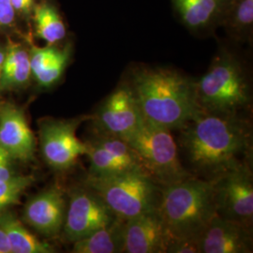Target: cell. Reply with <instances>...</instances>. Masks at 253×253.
Wrapping results in <instances>:
<instances>
[{
    "mask_svg": "<svg viewBox=\"0 0 253 253\" xmlns=\"http://www.w3.org/2000/svg\"><path fill=\"white\" fill-rule=\"evenodd\" d=\"M96 133L126 140L144 122L128 81L122 82L91 116Z\"/></svg>",
    "mask_w": 253,
    "mask_h": 253,
    "instance_id": "obj_10",
    "label": "cell"
},
{
    "mask_svg": "<svg viewBox=\"0 0 253 253\" xmlns=\"http://www.w3.org/2000/svg\"><path fill=\"white\" fill-rule=\"evenodd\" d=\"M32 77L29 52L22 45L9 42L0 74V93L22 89Z\"/></svg>",
    "mask_w": 253,
    "mask_h": 253,
    "instance_id": "obj_19",
    "label": "cell"
},
{
    "mask_svg": "<svg viewBox=\"0 0 253 253\" xmlns=\"http://www.w3.org/2000/svg\"><path fill=\"white\" fill-rule=\"evenodd\" d=\"M33 20L36 35L47 45H56L67 34L66 26L60 13L48 1L36 4L33 9Z\"/></svg>",
    "mask_w": 253,
    "mask_h": 253,
    "instance_id": "obj_22",
    "label": "cell"
},
{
    "mask_svg": "<svg viewBox=\"0 0 253 253\" xmlns=\"http://www.w3.org/2000/svg\"><path fill=\"white\" fill-rule=\"evenodd\" d=\"M179 130L181 149L196 177L213 180L251 164L253 130L240 114L202 112Z\"/></svg>",
    "mask_w": 253,
    "mask_h": 253,
    "instance_id": "obj_1",
    "label": "cell"
},
{
    "mask_svg": "<svg viewBox=\"0 0 253 253\" xmlns=\"http://www.w3.org/2000/svg\"><path fill=\"white\" fill-rule=\"evenodd\" d=\"M219 27L237 42L250 41L253 32V0H230Z\"/></svg>",
    "mask_w": 253,
    "mask_h": 253,
    "instance_id": "obj_21",
    "label": "cell"
},
{
    "mask_svg": "<svg viewBox=\"0 0 253 253\" xmlns=\"http://www.w3.org/2000/svg\"><path fill=\"white\" fill-rule=\"evenodd\" d=\"M16 13L27 15L33 11L36 5L35 0H9Z\"/></svg>",
    "mask_w": 253,
    "mask_h": 253,
    "instance_id": "obj_27",
    "label": "cell"
},
{
    "mask_svg": "<svg viewBox=\"0 0 253 253\" xmlns=\"http://www.w3.org/2000/svg\"><path fill=\"white\" fill-rule=\"evenodd\" d=\"M196 98L203 112L240 114L252 101L251 84L242 61L221 50L208 72L195 81Z\"/></svg>",
    "mask_w": 253,
    "mask_h": 253,
    "instance_id": "obj_4",
    "label": "cell"
},
{
    "mask_svg": "<svg viewBox=\"0 0 253 253\" xmlns=\"http://www.w3.org/2000/svg\"><path fill=\"white\" fill-rule=\"evenodd\" d=\"M91 116L69 119L44 118L39 123L41 152L47 165L56 172L73 168L78 159L85 155L86 145L77 137V129Z\"/></svg>",
    "mask_w": 253,
    "mask_h": 253,
    "instance_id": "obj_7",
    "label": "cell"
},
{
    "mask_svg": "<svg viewBox=\"0 0 253 253\" xmlns=\"http://www.w3.org/2000/svg\"><path fill=\"white\" fill-rule=\"evenodd\" d=\"M0 145L20 163H30L36 152V139L23 108L0 101Z\"/></svg>",
    "mask_w": 253,
    "mask_h": 253,
    "instance_id": "obj_13",
    "label": "cell"
},
{
    "mask_svg": "<svg viewBox=\"0 0 253 253\" xmlns=\"http://www.w3.org/2000/svg\"><path fill=\"white\" fill-rule=\"evenodd\" d=\"M16 12L9 0H0V29H7L15 24Z\"/></svg>",
    "mask_w": 253,
    "mask_h": 253,
    "instance_id": "obj_25",
    "label": "cell"
},
{
    "mask_svg": "<svg viewBox=\"0 0 253 253\" xmlns=\"http://www.w3.org/2000/svg\"><path fill=\"white\" fill-rule=\"evenodd\" d=\"M202 253H253L252 228L216 215L200 237Z\"/></svg>",
    "mask_w": 253,
    "mask_h": 253,
    "instance_id": "obj_15",
    "label": "cell"
},
{
    "mask_svg": "<svg viewBox=\"0 0 253 253\" xmlns=\"http://www.w3.org/2000/svg\"><path fill=\"white\" fill-rule=\"evenodd\" d=\"M217 214L252 228L253 221V180L252 165L244 164L213 179Z\"/></svg>",
    "mask_w": 253,
    "mask_h": 253,
    "instance_id": "obj_8",
    "label": "cell"
},
{
    "mask_svg": "<svg viewBox=\"0 0 253 253\" xmlns=\"http://www.w3.org/2000/svg\"><path fill=\"white\" fill-rule=\"evenodd\" d=\"M117 216L104 200L86 185L75 187L69 193L62 235L73 243L110 224Z\"/></svg>",
    "mask_w": 253,
    "mask_h": 253,
    "instance_id": "obj_9",
    "label": "cell"
},
{
    "mask_svg": "<svg viewBox=\"0 0 253 253\" xmlns=\"http://www.w3.org/2000/svg\"><path fill=\"white\" fill-rule=\"evenodd\" d=\"M172 237L159 210L126 220V253H166Z\"/></svg>",
    "mask_w": 253,
    "mask_h": 253,
    "instance_id": "obj_14",
    "label": "cell"
},
{
    "mask_svg": "<svg viewBox=\"0 0 253 253\" xmlns=\"http://www.w3.org/2000/svg\"><path fill=\"white\" fill-rule=\"evenodd\" d=\"M72 55L70 44L63 48L56 45L34 46L29 51L32 77L42 88H50L62 78Z\"/></svg>",
    "mask_w": 253,
    "mask_h": 253,
    "instance_id": "obj_17",
    "label": "cell"
},
{
    "mask_svg": "<svg viewBox=\"0 0 253 253\" xmlns=\"http://www.w3.org/2000/svg\"><path fill=\"white\" fill-rule=\"evenodd\" d=\"M90 176H107L126 172H145L135 150L125 140L96 133L84 142Z\"/></svg>",
    "mask_w": 253,
    "mask_h": 253,
    "instance_id": "obj_11",
    "label": "cell"
},
{
    "mask_svg": "<svg viewBox=\"0 0 253 253\" xmlns=\"http://www.w3.org/2000/svg\"><path fill=\"white\" fill-rule=\"evenodd\" d=\"M0 253H11L9 240L4 229L0 225Z\"/></svg>",
    "mask_w": 253,
    "mask_h": 253,
    "instance_id": "obj_28",
    "label": "cell"
},
{
    "mask_svg": "<svg viewBox=\"0 0 253 253\" xmlns=\"http://www.w3.org/2000/svg\"><path fill=\"white\" fill-rule=\"evenodd\" d=\"M158 210L172 239H200L217 215L212 181L193 175L162 187Z\"/></svg>",
    "mask_w": 253,
    "mask_h": 253,
    "instance_id": "obj_3",
    "label": "cell"
},
{
    "mask_svg": "<svg viewBox=\"0 0 253 253\" xmlns=\"http://www.w3.org/2000/svg\"><path fill=\"white\" fill-rule=\"evenodd\" d=\"M84 185L95 190L114 214L124 220L159 209L162 187L145 172L87 175Z\"/></svg>",
    "mask_w": 253,
    "mask_h": 253,
    "instance_id": "obj_5",
    "label": "cell"
},
{
    "mask_svg": "<svg viewBox=\"0 0 253 253\" xmlns=\"http://www.w3.org/2000/svg\"><path fill=\"white\" fill-rule=\"evenodd\" d=\"M0 225L4 229L11 253H54V246L30 233L9 209L0 212Z\"/></svg>",
    "mask_w": 253,
    "mask_h": 253,
    "instance_id": "obj_20",
    "label": "cell"
},
{
    "mask_svg": "<svg viewBox=\"0 0 253 253\" xmlns=\"http://www.w3.org/2000/svg\"><path fill=\"white\" fill-rule=\"evenodd\" d=\"M166 253H202L200 239H172Z\"/></svg>",
    "mask_w": 253,
    "mask_h": 253,
    "instance_id": "obj_24",
    "label": "cell"
},
{
    "mask_svg": "<svg viewBox=\"0 0 253 253\" xmlns=\"http://www.w3.org/2000/svg\"><path fill=\"white\" fill-rule=\"evenodd\" d=\"M67 204L63 189L52 185L27 200L23 218L37 233L55 237L62 233Z\"/></svg>",
    "mask_w": 253,
    "mask_h": 253,
    "instance_id": "obj_12",
    "label": "cell"
},
{
    "mask_svg": "<svg viewBox=\"0 0 253 253\" xmlns=\"http://www.w3.org/2000/svg\"><path fill=\"white\" fill-rule=\"evenodd\" d=\"M128 83L143 118L170 129H179L203 112L195 81L170 68L138 66Z\"/></svg>",
    "mask_w": 253,
    "mask_h": 253,
    "instance_id": "obj_2",
    "label": "cell"
},
{
    "mask_svg": "<svg viewBox=\"0 0 253 253\" xmlns=\"http://www.w3.org/2000/svg\"><path fill=\"white\" fill-rule=\"evenodd\" d=\"M125 141L138 154L146 173L161 187L193 176L181 163L170 128L144 119L140 127Z\"/></svg>",
    "mask_w": 253,
    "mask_h": 253,
    "instance_id": "obj_6",
    "label": "cell"
},
{
    "mask_svg": "<svg viewBox=\"0 0 253 253\" xmlns=\"http://www.w3.org/2000/svg\"><path fill=\"white\" fill-rule=\"evenodd\" d=\"M15 161L0 145V179L7 178L17 173L14 168Z\"/></svg>",
    "mask_w": 253,
    "mask_h": 253,
    "instance_id": "obj_26",
    "label": "cell"
},
{
    "mask_svg": "<svg viewBox=\"0 0 253 253\" xmlns=\"http://www.w3.org/2000/svg\"><path fill=\"white\" fill-rule=\"evenodd\" d=\"M35 182L33 174L15 173L0 179V212L19 205L22 195Z\"/></svg>",
    "mask_w": 253,
    "mask_h": 253,
    "instance_id": "obj_23",
    "label": "cell"
},
{
    "mask_svg": "<svg viewBox=\"0 0 253 253\" xmlns=\"http://www.w3.org/2000/svg\"><path fill=\"white\" fill-rule=\"evenodd\" d=\"M126 220L116 217L110 224L73 242V253H121L125 247Z\"/></svg>",
    "mask_w": 253,
    "mask_h": 253,
    "instance_id": "obj_18",
    "label": "cell"
},
{
    "mask_svg": "<svg viewBox=\"0 0 253 253\" xmlns=\"http://www.w3.org/2000/svg\"><path fill=\"white\" fill-rule=\"evenodd\" d=\"M182 24L195 33H204L220 26L230 0H171Z\"/></svg>",
    "mask_w": 253,
    "mask_h": 253,
    "instance_id": "obj_16",
    "label": "cell"
}]
</instances>
